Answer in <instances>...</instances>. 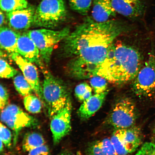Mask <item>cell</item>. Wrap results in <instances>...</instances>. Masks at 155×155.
I'll return each mask as SVG.
<instances>
[{"mask_svg": "<svg viewBox=\"0 0 155 155\" xmlns=\"http://www.w3.org/2000/svg\"><path fill=\"white\" fill-rule=\"evenodd\" d=\"M128 29L127 24L121 21L98 22L87 17L62 44L61 55L71 58L67 65L68 74L80 79L96 76L116 39Z\"/></svg>", "mask_w": 155, "mask_h": 155, "instance_id": "obj_1", "label": "cell"}, {"mask_svg": "<svg viewBox=\"0 0 155 155\" xmlns=\"http://www.w3.org/2000/svg\"><path fill=\"white\" fill-rule=\"evenodd\" d=\"M143 65L142 56L138 50L121 42H115L96 75L114 84H124L134 80Z\"/></svg>", "mask_w": 155, "mask_h": 155, "instance_id": "obj_2", "label": "cell"}, {"mask_svg": "<svg viewBox=\"0 0 155 155\" xmlns=\"http://www.w3.org/2000/svg\"><path fill=\"white\" fill-rule=\"evenodd\" d=\"M42 86L44 105L50 117L71 101L70 94L65 83L49 71H44Z\"/></svg>", "mask_w": 155, "mask_h": 155, "instance_id": "obj_3", "label": "cell"}, {"mask_svg": "<svg viewBox=\"0 0 155 155\" xmlns=\"http://www.w3.org/2000/svg\"><path fill=\"white\" fill-rule=\"evenodd\" d=\"M67 16L64 0H42L36 8L33 26L54 28L65 21Z\"/></svg>", "mask_w": 155, "mask_h": 155, "instance_id": "obj_4", "label": "cell"}, {"mask_svg": "<svg viewBox=\"0 0 155 155\" xmlns=\"http://www.w3.org/2000/svg\"><path fill=\"white\" fill-rule=\"evenodd\" d=\"M148 58L133 81L132 90L140 98H155V41Z\"/></svg>", "mask_w": 155, "mask_h": 155, "instance_id": "obj_5", "label": "cell"}, {"mask_svg": "<svg viewBox=\"0 0 155 155\" xmlns=\"http://www.w3.org/2000/svg\"><path fill=\"white\" fill-rule=\"evenodd\" d=\"M70 32V29L66 27L59 30L46 28L32 30L28 33L37 46L41 59L48 64L55 46L63 41Z\"/></svg>", "mask_w": 155, "mask_h": 155, "instance_id": "obj_6", "label": "cell"}, {"mask_svg": "<svg viewBox=\"0 0 155 155\" xmlns=\"http://www.w3.org/2000/svg\"><path fill=\"white\" fill-rule=\"evenodd\" d=\"M1 120L12 129L13 143L15 145L18 140L19 132L26 127H36L38 125V120L29 115L14 104H9L1 110Z\"/></svg>", "mask_w": 155, "mask_h": 155, "instance_id": "obj_7", "label": "cell"}, {"mask_svg": "<svg viewBox=\"0 0 155 155\" xmlns=\"http://www.w3.org/2000/svg\"><path fill=\"white\" fill-rule=\"evenodd\" d=\"M137 118L136 107L130 98L124 97L116 103L110 114L108 122L116 129L133 127Z\"/></svg>", "mask_w": 155, "mask_h": 155, "instance_id": "obj_8", "label": "cell"}, {"mask_svg": "<svg viewBox=\"0 0 155 155\" xmlns=\"http://www.w3.org/2000/svg\"><path fill=\"white\" fill-rule=\"evenodd\" d=\"M111 140L119 155H127L137 150L141 144V132L137 128L116 129Z\"/></svg>", "mask_w": 155, "mask_h": 155, "instance_id": "obj_9", "label": "cell"}, {"mask_svg": "<svg viewBox=\"0 0 155 155\" xmlns=\"http://www.w3.org/2000/svg\"><path fill=\"white\" fill-rule=\"evenodd\" d=\"M71 101L51 117L50 127L54 145L59 143L71 130Z\"/></svg>", "mask_w": 155, "mask_h": 155, "instance_id": "obj_10", "label": "cell"}, {"mask_svg": "<svg viewBox=\"0 0 155 155\" xmlns=\"http://www.w3.org/2000/svg\"><path fill=\"white\" fill-rule=\"evenodd\" d=\"M10 57L22 71L23 75L31 85L33 90L44 103L42 86L40 84L37 68L35 66L18 53L13 54Z\"/></svg>", "mask_w": 155, "mask_h": 155, "instance_id": "obj_11", "label": "cell"}, {"mask_svg": "<svg viewBox=\"0 0 155 155\" xmlns=\"http://www.w3.org/2000/svg\"><path fill=\"white\" fill-rule=\"evenodd\" d=\"M112 2L116 12L129 19L140 18L146 10V0H112Z\"/></svg>", "mask_w": 155, "mask_h": 155, "instance_id": "obj_12", "label": "cell"}, {"mask_svg": "<svg viewBox=\"0 0 155 155\" xmlns=\"http://www.w3.org/2000/svg\"><path fill=\"white\" fill-rule=\"evenodd\" d=\"M36 8L28 5L26 8L7 12V17L11 28L16 30H24L34 25Z\"/></svg>", "mask_w": 155, "mask_h": 155, "instance_id": "obj_13", "label": "cell"}, {"mask_svg": "<svg viewBox=\"0 0 155 155\" xmlns=\"http://www.w3.org/2000/svg\"><path fill=\"white\" fill-rule=\"evenodd\" d=\"M18 53L24 59L42 67L39 51L28 32L19 34L17 42Z\"/></svg>", "mask_w": 155, "mask_h": 155, "instance_id": "obj_14", "label": "cell"}, {"mask_svg": "<svg viewBox=\"0 0 155 155\" xmlns=\"http://www.w3.org/2000/svg\"><path fill=\"white\" fill-rule=\"evenodd\" d=\"M108 92L107 90L101 94H95L83 102L77 111L79 117L87 120L92 117L101 107Z\"/></svg>", "mask_w": 155, "mask_h": 155, "instance_id": "obj_15", "label": "cell"}, {"mask_svg": "<svg viewBox=\"0 0 155 155\" xmlns=\"http://www.w3.org/2000/svg\"><path fill=\"white\" fill-rule=\"evenodd\" d=\"M112 0H94L92 11V18L97 22H105L116 14Z\"/></svg>", "mask_w": 155, "mask_h": 155, "instance_id": "obj_16", "label": "cell"}, {"mask_svg": "<svg viewBox=\"0 0 155 155\" xmlns=\"http://www.w3.org/2000/svg\"><path fill=\"white\" fill-rule=\"evenodd\" d=\"M19 33L15 32L11 28L5 26L0 29V44L1 48L7 52L10 56L18 53L17 42Z\"/></svg>", "mask_w": 155, "mask_h": 155, "instance_id": "obj_17", "label": "cell"}, {"mask_svg": "<svg viewBox=\"0 0 155 155\" xmlns=\"http://www.w3.org/2000/svg\"><path fill=\"white\" fill-rule=\"evenodd\" d=\"M88 155H119L111 139L106 138L91 143L87 148Z\"/></svg>", "mask_w": 155, "mask_h": 155, "instance_id": "obj_18", "label": "cell"}, {"mask_svg": "<svg viewBox=\"0 0 155 155\" xmlns=\"http://www.w3.org/2000/svg\"><path fill=\"white\" fill-rule=\"evenodd\" d=\"M45 140L40 134L32 132L27 134L23 139L22 147L24 152H29L33 149L45 144Z\"/></svg>", "mask_w": 155, "mask_h": 155, "instance_id": "obj_19", "label": "cell"}, {"mask_svg": "<svg viewBox=\"0 0 155 155\" xmlns=\"http://www.w3.org/2000/svg\"><path fill=\"white\" fill-rule=\"evenodd\" d=\"M13 78V84L19 94L24 97L32 94L34 91L24 75L17 74Z\"/></svg>", "mask_w": 155, "mask_h": 155, "instance_id": "obj_20", "label": "cell"}, {"mask_svg": "<svg viewBox=\"0 0 155 155\" xmlns=\"http://www.w3.org/2000/svg\"><path fill=\"white\" fill-rule=\"evenodd\" d=\"M28 5L27 0H0L1 10L6 12L26 8Z\"/></svg>", "mask_w": 155, "mask_h": 155, "instance_id": "obj_21", "label": "cell"}, {"mask_svg": "<svg viewBox=\"0 0 155 155\" xmlns=\"http://www.w3.org/2000/svg\"><path fill=\"white\" fill-rule=\"evenodd\" d=\"M41 101L39 98L30 94L24 97V103L25 108L32 114H38L41 111Z\"/></svg>", "mask_w": 155, "mask_h": 155, "instance_id": "obj_22", "label": "cell"}, {"mask_svg": "<svg viewBox=\"0 0 155 155\" xmlns=\"http://www.w3.org/2000/svg\"><path fill=\"white\" fill-rule=\"evenodd\" d=\"M69 1L71 9L81 15H86L91 6L92 0H69Z\"/></svg>", "mask_w": 155, "mask_h": 155, "instance_id": "obj_23", "label": "cell"}, {"mask_svg": "<svg viewBox=\"0 0 155 155\" xmlns=\"http://www.w3.org/2000/svg\"><path fill=\"white\" fill-rule=\"evenodd\" d=\"M92 87L87 83H81L75 88V95L79 100L83 102L92 96Z\"/></svg>", "mask_w": 155, "mask_h": 155, "instance_id": "obj_24", "label": "cell"}, {"mask_svg": "<svg viewBox=\"0 0 155 155\" xmlns=\"http://www.w3.org/2000/svg\"><path fill=\"white\" fill-rule=\"evenodd\" d=\"M91 87L96 94H100L107 91V81L101 77L96 75L90 78Z\"/></svg>", "mask_w": 155, "mask_h": 155, "instance_id": "obj_25", "label": "cell"}, {"mask_svg": "<svg viewBox=\"0 0 155 155\" xmlns=\"http://www.w3.org/2000/svg\"><path fill=\"white\" fill-rule=\"evenodd\" d=\"M18 71L11 66L6 61L1 58L0 60V77L1 78L9 79L15 77Z\"/></svg>", "mask_w": 155, "mask_h": 155, "instance_id": "obj_26", "label": "cell"}, {"mask_svg": "<svg viewBox=\"0 0 155 155\" xmlns=\"http://www.w3.org/2000/svg\"><path fill=\"white\" fill-rule=\"evenodd\" d=\"M0 134L1 140L7 148H10L11 146L12 134L10 130L2 123L0 124Z\"/></svg>", "mask_w": 155, "mask_h": 155, "instance_id": "obj_27", "label": "cell"}, {"mask_svg": "<svg viewBox=\"0 0 155 155\" xmlns=\"http://www.w3.org/2000/svg\"><path fill=\"white\" fill-rule=\"evenodd\" d=\"M135 155H155V142L145 143Z\"/></svg>", "mask_w": 155, "mask_h": 155, "instance_id": "obj_28", "label": "cell"}, {"mask_svg": "<svg viewBox=\"0 0 155 155\" xmlns=\"http://www.w3.org/2000/svg\"><path fill=\"white\" fill-rule=\"evenodd\" d=\"M9 94L7 89L2 84L0 86V108L3 110L8 104Z\"/></svg>", "mask_w": 155, "mask_h": 155, "instance_id": "obj_29", "label": "cell"}, {"mask_svg": "<svg viewBox=\"0 0 155 155\" xmlns=\"http://www.w3.org/2000/svg\"><path fill=\"white\" fill-rule=\"evenodd\" d=\"M28 155H50V153L48 147L45 144L29 151Z\"/></svg>", "mask_w": 155, "mask_h": 155, "instance_id": "obj_30", "label": "cell"}, {"mask_svg": "<svg viewBox=\"0 0 155 155\" xmlns=\"http://www.w3.org/2000/svg\"><path fill=\"white\" fill-rule=\"evenodd\" d=\"M5 21V16L3 11L1 10L0 12V25L1 27L3 26Z\"/></svg>", "mask_w": 155, "mask_h": 155, "instance_id": "obj_31", "label": "cell"}, {"mask_svg": "<svg viewBox=\"0 0 155 155\" xmlns=\"http://www.w3.org/2000/svg\"><path fill=\"white\" fill-rule=\"evenodd\" d=\"M58 155H74L72 153L67 150H64Z\"/></svg>", "mask_w": 155, "mask_h": 155, "instance_id": "obj_32", "label": "cell"}, {"mask_svg": "<svg viewBox=\"0 0 155 155\" xmlns=\"http://www.w3.org/2000/svg\"><path fill=\"white\" fill-rule=\"evenodd\" d=\"M3 145H4L2 141L1 140V148H0V150H1V152L3 151Z\"/></svg>", "mask_w": 155, "mask_h": 155, "instance_id": "obj_33", "label": "cell"}, {"mask_svg": "<svg viewBox=\"0 0 155 155\" xmlns=\"http://www.w3.org/2000/svg\"><path fill=\"white\" fill-rule=\"evenodd\" d=\"M153 136H154V140H155V127L154 129V131H153ZM154 142H155V141Z\"/></svg>", "mask_w": 155, "mask_h": 155, "instance_id": "obj_34", "label": "cell"}]
</instances>
